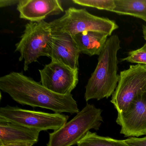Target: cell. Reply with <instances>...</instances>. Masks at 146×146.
<instances>
[{
    "mask_svg": "<svg viewBox=\"0 0 146 146\" xmlns=\"http://www.w3.org/2000/svg\"><path fill=\"white\" fill-rule=\"evenodd\" d=\"M0 89L22 105L49 109L56 113L74 114L79 111L72 94L54 93L23 72H12L1 76Z\"/></svg>",
    "mask_w": 146,
    "mask_h": 146,
    "instance_id": "cell-1",
    "label": "cell"
},
{
    "mask_svg": "<svg viewBox=\"0 0 146 146\" xmlns=\"http://www.w3.org/2000/svg\"><path fill=\"white\" fill-rule=\"evenodd\" d=\"M120 41L117 35L108 39L98 58L94 71L91 74L85 87L84 99L100 100L109 98L114 93L119 80L117 72L118 52L121 48Z\"/></svg>",
    "mask_w": 146,
    "mask_h": 146,
    "instance_id": "cell-2",
    "label": "cell"
},
{
    "mask_svg": "<svg viewBox=\"0 0 146 146\" xmlns=\"http://www.w3.org/2000/svg\"><path fill=\"white\" fill-rule=\"evenodd\" d=\"M53 36L66 35H75L84 31L101 32L111 35L118 28L114 21L106 18L95 16L85 9L71 7L65 14L49 23Z\"/></svg>",
    "mask_w": 146,
    "mask_h": 146,
    "instance_id": "cell-3",
    "label": "cell"
},
{
    "mask_svg": "<svg viewBox=\"0 0 146 146\" xmlns=\"http://www.w3.org/2000/svg\"><path fill=\"white\" fill-rule=\"evenodd\" d=\"M102 110L87 104L71 120L64 126L49 133L47 146H71L77 144L90 130H98L103 119Z\"/></svg>",
    "mask_w": 146,
    "mask_h": 146,
    "instance_id": "cell-4",
    "label": "cell"
},
{
    "mask_svg": "<svg viewBox=\"0 0 146 146\" xmlns=\"http://www.w3.org/2000/svg\"><path fill=\"white\" fill-rule=\"evenodd\" d=\"M52 38L49 23L42 21L29 22L25 25L21 39L16 44L15 50L20 54L19 61H24V71L28 70L29 65L37 62L40 57H48Z\"/></svg>",
    "mask_w": 146,
    "mask_h": 146,
    "instance_id": "cell-5",
    "label": "cell"
},
{
    "mask_svg": "<svg viewBox=\"0 0 146 146\" xmlns=\"http://www.w3.org/2000/svg\"><path fill=\"white\" fill-rule=\"evenodd\" d=\"M146 93V65H131L120 72L117 88L111 102L117 113L125 112L131 104Z\"/></svg>",
    "mask_w": 146,
    "mask_h": 146,
    "instance_id": "cell-6",
    "label": "cell"
},
{
    "mask_svg": "<svg viewBox=\"0 0 146 146\" xmlns=\"http://www.w3.org/2000/svg\"><path fill=\"white\" fill-rule=\"evenodd\" d=\"M69 116L31 111L7 106L0 108V121L9 122L41 131L57 130L64 126Z\"/></svg>",
    "mask_w": 146,
    "mask_h": 146,
    "instance_id": "cell-7",
    "label": "cell"
},
{
    "mask_svg": "<svg viewBox=\"0 0 146 146\" xmlns=\"http://www.w3.org/2000/svg\"><path fill=\"white\" fill-rule=\"evenodd\" d=\"M39 71L41 84L58 94H71L78 83V70H73L57 61L51 60Z\"/></svg>",
    "mask_w": 146,
    "mask_h": 146,
    "instance_id": "cell-8",
    "label": "cell"
},
{
    "mask_svg": "<svg viewBox=\"0 0 146 146\" xmlns=\"http://www.w3.org/2000/svg\"><path fill=\"white\" fill-rule=\"evenodd\" d=\"M116 123L125 137L146 135V93L135 100L125 112L117 113Z\"/></svg>",
    "mask_w": 146,
    "mask_h": 146,
    "instance_id": "cell-9",
    "label": "cell"
},
{
    "mask_svg": "<svg viewBox=\"0 0 146 146\" xmlns=\"http://www.w3.org/2000/svg\"><path fill=\"white\" fill-rule=\"evenodd\" d=\"M17 10L20 19L33 23L44 21L49 16L64 11L59 0H20Z\"/></svg>",
    "mask_w": 146,
    "mask_h": 146,
    "instance_id": "cell-10",
    "label": "cell"
},
{
    "mask_svg": "<svg viewBox=\"0 0 146 146\" xmlns=\"http://www.w3.org/2000/svg\"><path fill=\"white\" fill-rule=\"evenodd\" d=\"M80 52L73 39L70 35H52L48 57L73 70H78Z\"/></svg>",
    "mask_w": 146,
    "mask_h": 146,
    "instance_id": "cell-11",
    "label": "cell"
},
{
    "mask_svg": "<svg viewBox=\"0 0 146 146\" xmlns=\"http://www.w3.org/2000/svg\"><path fill=\"white\" fill-rule=\"evenodd\" d=\"M39 131L9 122L0 121V146L12 143H37Z\"/></svg>",
    "mask_w": 146,
    "mask_h": 146,
    "instance_id": "cell-12",
    "label": "cell"
},
{
    "mask_svg": "<svg viewBox=\"0 0 146 146\" xmlns=\"http://www.w3.org/2000/svg\"><path fill=\"white\" fill-rule=\"evenodd\" d=\"M72 36L80 53L92 56L100 55L108 36L101 32L87 31Z\"/></svg>",
    "mask_w": 146,
    "mask_h": 146,
    "instance_id": "cell-13",
    "label": "cell"
},
{
    "mask_svg": "<svg viewBox=\"0 0 146 146\" xmlns=\"http://www.w3.org/2000/svg\"><path fill=\"white\" fill-rule=\"evenodd\" d=\"M112 12L119 15L132 16L146 23V0H114Z\"/></svg>",
    "mask_w": 146,
    "mask_h": 146,
    "instance_id": "cell-14",
    "label": "cell"
},
{
    "mask_svg": "<svg viewBox=\"0 0 146 146\" xmlns=\"http://www.w3.org/2000/svg\"><path fill=\"white\" fill-rule=\"evenodd\" d=\"M77 144L78 146H130L125 142L124 140L101 136L90 131Z\"/></svg>",
    "mask_w": 146,
    "mask_h": 146,
    "instance_id": "cell-15",
    "label": "cell"
},
{
    "mask_svg": "<svg viewBox=\"0 0 146 146\" xmlns=\"http://www.w3.org/2000/svg\"><path fill=\"white\" fill-rule=\"evenodd\" d=\"M72 2L82 6L111 12L115 7L114 0H73Z\"/></svg>",
    "mask_w": 146,
    "mask_h": 146,
    "instance_id": "cell-16",
    "label": "cell"
},
{
    "mask_svg": "<svg viewBox=\"0 0 146 146\" xmlns=\"http://www.w3.org/2000/svg\"><path fill=\"white\" fill-rule=\"evenodd\" d=\"M122 60L146 65V43L141 48L129 52L127 57Z\"/></svg>",
    "mask_w": 146,
    "mask_h": 146,
    "instance_id": "cell-17",
    "label": "cell"
},
{
    "mask_svg": "<svg viewBox=\"0 0 146 146\" xmlns=\"http://www.w3.org/2000/svg\"><path fill=\"white\" fill-rule=\"evenodd\" d=\"M124 141L130 146H146V136L141 138L130 137Z\"/></svg>",
    "mask_w": 146,
    "mask_h": 146,
    "instance_id": "cell-18",
    "label": "cell"
},
{
    "mask_svg": "<svg viewBox=\"0 0 146 146\" xmlns=\"http://www.w3.org/2000/svg\"><path fill=\"white\" fill-rule=\"evenodd\" d=\"M20 0H1L0 1V7H7L11 6L13 5H17L19 3Z\"/></svg>",
    "mask_w": 146,
    "mask_h": 146,
    "instance_id": "cell-19",
    "label": "cell"
},
{
    "mask_svg": "<svg viewBox=\"0 0 146 146\" xmlns=\"http://www.w3.org/2000/svg\"><path fill=\"white\" fill-rule=\"evenodd\" d=\"M34 143L31 142L20 143H12L7 144L2 146H33Z\"/></svg>",
    "mask_w": 146,
    "mask_h": 146,
    "instance_id": "cell-20",
    "label": "cell"
},
{
    "mask_svg": "<svg viewBox=\"0 0 146 146\" xmlns=\"http://www.w3.org/2000/svg\"><path fill=\"white\" fill-rule=\"evenodd\" d=\"M143 37L146 41V25H143Z\"/></svg>",
    "mask_w": 146,
    "mask_h": 146,
    "instance_id": "cell-21",
    "label": "cell"
}]
</instances>
